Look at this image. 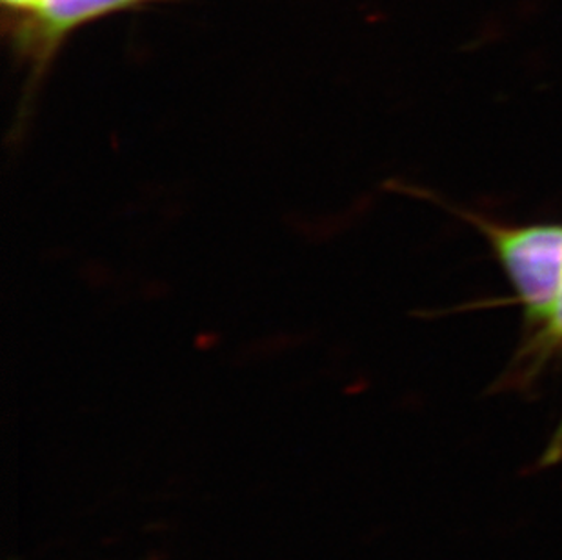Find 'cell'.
Segmentation results:
<instances>
[{"mask_svg": "<svg viewBox=\"0 0 562 560\" xmlns=\"http://www.w3.org/2000/svg\"><path fill=\"white\" fill-rule=\"evenodd\" d=\"M415 191L483 235L514 291L512 299L497 304L519 306L525 332L541 326L552 315L562 290V223H501L484 213L442 201L430 191Z\"/></svg>", "mask_w": 562, "mask_h": 560, "instance_id": "6da1fadb", "label": "cell"}, {"mask_svg": "<svg viewBox=\"0 0 562 560\" xmlns=\"http://www.w3.org/2000/svg\"><path fill=\"white\" fill-rule=\"evenodd\" d=\"M162 0H38L35 10L19 21L4 22V33L13 57L26 68L16 112L13 138L21 135L32 116L44 80L59 57L60 49L75 32L106 16L143 10Z\"/></svg>", "mask_w": 562, "mask_h": 560, "instance_id": "7a4b0ae2", "label": "cell"}, {"mask_svg": "<svg viewBox=\"0 0 562 560\" xmlns=\"http://www.w3.org/2000/svg\"><path fill=\"white\" fill-rule=\"evenodd\" d=\"M562 355V290L552 315L537 328L528 329L520 338L519 348L515 351L514 359L509 360L508 368L504 370L497 382V390L509 392H525L536 384L537 379L544 373L553 360ZM562 460V415L559 418L558 428L553 432L552 439L548 440L547 448L542 451L539 466L550 468Z\"/></svg>", "mask_w": 562, "mask_h": 560, "instance_id": "3957f363", "label": "cell"}]
</instances>
